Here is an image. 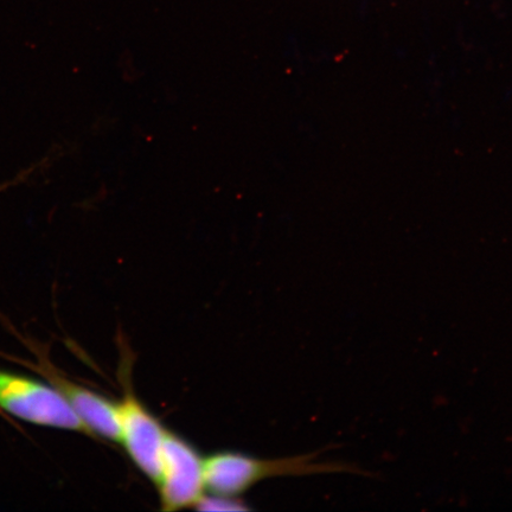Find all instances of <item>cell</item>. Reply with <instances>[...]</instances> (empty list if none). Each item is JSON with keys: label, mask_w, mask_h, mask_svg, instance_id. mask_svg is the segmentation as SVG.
Returning <instances> with one entry per match:
<instances>
[{"label": "cell", "mask_w": 512, "mask_h": 512, "mask_svg": "<svg viewBox=\"0 0 512 512\" xmlns=\"http://www.w3.org/2000/svg\"><path fill=\"white\" fill-rule=\"evenodd\" d=\"M118 401L119 444L131 462L156 485L166 431L157 416L138 399L131 387L124 386Z\"/></svg>", "instance_id": "277c9868"}, {"label": "cell", "mask_w": 512, "mask_h": 512, "mask_svg": "<svg viewBox=\"0 0 512 512\" xmlns=\"http://www.w3.org/2000/svg\"><path fill=\"white\" fill-rule=\"evenodd\" d=\"M196 509L203 511H246L249 510L240 497H227L211 494L204 495L196 504Z\"/></svg>", "instance_id": "8992f818"}, {"label": "cell", "mask_w": 512, "mask_h": 512, "mask_svg": "<svg viewBox=\"0 0 512 512\" xmlns=\"http://www.w3.org/2000/svg\"><path fill=\"white\" fill-rule=\"evenodd\" d=\"M0 409L29 424L89 435L78 413L55 386L0 370Z\"/></svg>", "instance_id": "7a4b0ae2"}, {"label": "cell", "mask_w": 512, "mask_h": 512, "mask_svg": "<svg viewBox=\"0 0 512 512\" xmlns=\"http://www.w3.org/2000/svg\"><path fill=\"white\" fill-rule=\"evenodd\" d=\"M319 453L275 459L255 458L233 451L211 454L204 460L207 491L214 495L240 497L262 480L271 478L337 472H351L371 477L369 472L358 469L355 465L339 462L319 463Z\"/></svg>", "instance_id": "6da1fadb"}, {"label": "cell", "mask_w": 512, "mask_h": 512, "mask_svg": "<svg viewBox=\"0 0 512 512\" xmlns=\"http://www.w3.org/2000/svg\"><path fill=\"white\" fill-rule=\"evenodd\" d=\"M54 386L60 390L83 424L92 432L93 437L102 438L119 444L120 428L118 403L94 390L60 376H55Z\"/></svg>", "instance_id": "5b68a950"}, {"label": "cell", "mask_w": 512, "mask_h": 512, "mask_svg": "<svg viewBox=\"0 0 512 512\" xmlns=\"http://www.w3.org/2000/svg\"><path fill=\"white\" fill-rule=\"evenodd\" d=\"M204 460L187 440L166 431L156 483L162 510L196 507L207 491Z\"/></svg>", "instance_id": "3957f363"}]
</instances>
